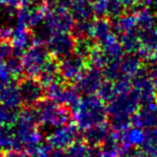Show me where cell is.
Listing matches in <instances>:
<instances>
[{"instance_id":"29","label":"cell","mask_w":157,"mask_h":157,"mask_svg":"<svg viewBox=\"0 0 157 157\" xmlns=\"http://www.w3.org/2000/svg\"><path fill=\"white\" fill-rule=\"evenodd\" d=\"M12 31L13 28L9 27H0V41H3V40H11L12 36Z\"/></svg>"},{"instance_id":"8","label":"cell","mask_w":157,"mask_h":157,"mask_svg":"<svg viewBox=\"0 0 157 157\" xmlns=\"http://www.w3.org/2000/svg\"><path fill=\"white\" fill-rule=\"evenodd\" d=\"M17 87L21 93L22 103L26 107H34L45 95L44 87L37 78L26 77L21 79Z\"/></svg>"},{"instance_id":"23","label":"cell","mask_w":157,"mask_h":157,"mask_svg":"<svg viewBox=\"0 0 157 157\" xmlns=\"http://www.w3.org/2000/svg\"><path fill=\"white\" fill-rule=\"evenodd\" d=\"M13 55V46L11 44V41L3 40L0 41V60L4 61Z\"/></svg>"},{"instance_id":"26","label":"cell","mask_w":157,"mask_h":157,"mask_svg":"<svg viewBox=\"0 0 157 157\" xmlns=\"http://www.w3.org/2000/svg\"><path fill=\"white\" fill-rule=\"evenodd\" d=\"M0 4L10 11H16L19 8V0H0Z\"/></svg>"},{"instance_id":"12","label":"cell","mask_w":157,"mask_h":157,"mask_svg":"<svg viewBox=\"0 0 157 157\" xmlns=\"http://www.w3.org/2000/svg\"><path fill=\"white\" fill-rule=\"evenodd\" d=\"M111 32H113V30H112V25L109 18H107V17H95L90 24L88 37L94 40L98 44Z\"/></svg>"},{"instance_id":"10","label":"cell","mask_w":157,"mask_h":157,"mask_svg":"<svg viewBox=\"0 0 157 157\" xmlns=\"http://www.w3.org/2000/svg\"><path fill=\"white\" fill-rule=\"evenodd\" d=\"M0 105L10 110H15L23 105L17 83L12 82L3 88L0 92Z\"/></svg>"},{"instance_id":"1","label":"cell","mask_w":157,"mask_h":157,"mask_svg":"<svg viewBox=\"0 0 157 157\" xmlns=\"http://www.w3.org/2000/svg\"><path fill=\"white\" fill-rule=\"evenodd\" d=\"M72 120L80 130L99 125L103 121V106L100 99L93 94L84 95L79 103L71 108Z\"/></svg>"},{"instance_id":"11","label":"cell","mask_w":157,"mask_h":157,"mask_svg":"<svg viewBox=\"0 0 157 157\" xmlns=\"http://www.w3.org/2000/svg\"><path fill=\"white\" fill-rule=\"evenodd\" d=\"M98 45L109 60L122 58V55L124 52L123 46L119 42L118 34H115L114 32H111L109 35H107L102 41L99 42Z\"/></svg>"},{"instance_id":"2","label":"cell","mask_w":157,"mask_h":157,"mask_svg":"<svg viewBox=\"0 0 157 157\" xmlns=\"http://www.w3.org/2000/svg\"><path fill=\"white\" fill-rule=\"evenodd\" d=\"M34 107L38 116L39 124L45 127H58L69 123L71 119L67 107L59 105L50 98H42Z\"/></svg>"},{"instance_id":"6","label":"cell","mask_w":157,"mask_h":157,"mask_svg":"<svg viewBox=\"0 0 157 157\" xmlns=\"http://www.w3.org/2000/svg\"><path fill=\"white\" fill-rule=\"evenodd\" d=\"M76 125L64 124L58 127H55L54 130L50 132L46 137L48 144L52 149L67 150L74 141L78 140L79 132Z\"/></svg>"},{"instance_id":"9","label":"cell","mask_w":157,"mask_h":157,"mask_svg":"<svg viewBox=\"0 0 157 157\" xmlns=\"http://www.w3.org/2000/svg\"><path fill=\"white\" fill-rule=\"evenodd\" d=\"M10 41L13 46V55L22 57L24 52L34 44L35 35L26 25L22 23H16V26L13 28Z\"/></svg>"},{"instance_id":"21","label":"cell","mask_w":157,"mask_h":157,"mask_svg":"<svg viewBox=\"0 0 157 157\" xmlns=\"http://www.w3.org/2000/svg\"><path fill=\"white\" fill-rule=\"evenodd\" d=\"M140 65V61L134 56H127L121 58V70L125 73H132Z\"/></svg>"},{"instance_id":"14","label":"cell","mask_w":157,"mask_h":157,"mask_svg":"<svg viewBox=\"0 0 157 157\" xmlns=\"http://www.w3.org/2000/svg\"><path fill=\"white\" fill-rule=\"evenodd\" d=\"M137 21L138 31H147L152 28L157 27V19L155 13L152 12L151 8L141 6L140 8H136L134 11Z\"/></svg>"},{"instance_id":"22","label":"cell","mask_w":157,"mask_h":157,"mask_svg":"<svg viewBox=\"0 0 157 157\" xmlns=\"http://www.w3.org/2000/svg\"><path fill=\"white\" fill-rule=\"evenodd\" d=\"M16 117L17 112H15L14 110H10L0 105V127L3 125L13 124L14 121L16 120Z\"/></svg>"},{"instance_id":"5","label":"cell","mask_w":157,"mask_h":157,"mask_svg":"<svg viewBox=\"0 0 157 157\" xmlns=\"http://www.w3.org/2000/svg\"><path fill=\"white\" fill-rule=\"evenodd\" d=\"M87 65V60L73 52L59 60V76L66 83H74Z\"/></svg>"},{"instance_id":"27","label":"cell","mask_w":157,"mask_h":157,"mask_svg":"<svg viewBox=\"0 0 157 157\" xmlns=\"http://www.w3.org/2000/svg\"><path fill=\"white\" fill-rule=\"evenodd\" d=\"M0 157H29L28 153L24 151H17V150H11V151H4Z\"/></svg>"},{"instance_id":"13","label":"cell","mask_w":157,"mask_h":157,"mask_svg":"<svg viewBox=\"0 0 157 157\" xmlns=\"http://www.w3.org/2000/svg\"><path fill=\"white\" fill-rule=\"evenodd\" d=\"M112 30L115 34H123V33L131 32L138 30L137 28V21L134 12H125L118 17L112 19Z\"/></svg>"},{"instance_id":"19","label":"cell","mask_w":157,"mask_h":157,"mask_svg":"<svg viewBox=\"0 0 157 157\" xmlns=\"http://www.w3.org/2000/svg\"><path fill=\"white\" fill-rule=\"evenodd\" d=\"M4 64H6V70L9 71V73L12 75L14 79L19 78L21 75L23 74V65H22L21 57L12 55L11 57L4 60Z\"/></svg>"},{"instance_id":"20","label":"cell","mask_w":157,"mask_h":157,"mask_svg":"<svg viewBox=\"0 0 157 157\" xmlns=\"http://www.w3.org/2000/svg\"><path fill=\"white\" fill-rule=\"evenodd\" d=\"M126 10V8L123 6L119 0H108L107 3V17L109 19H113L118 17L123 14Z\"/></svg>"},{"instance_id":"15","label":"cell","mask_w":157,"mask_h":157,"mask_svg":"<svg viewBox=\"0 0 157 157\" xmlns=\"http://www.w3.org/2000/svg\"><path fill=\"white\" fill-rule=\"evenodd\" d=\"M118 36L122 46H123L124 52H128V54H138L141 48L140 35H139L138 30L123 33V34H119Z\"/></svg>"},{"instance_id":"25","label":"cell","mask_w":157,"mask_h":157,"mask_svg":"<svg viewBox=\"0 0 157 157\" xmlns=\"http://www.w3.org/2000/svg\"><path fill=\"white\" fill-rule=\"evenodd\" d=\"M15 79L12 77V75L9 73V71L6 70V64H4V61L0 60V82H3L6 85H9V83H12Z\"/></svg>"},{"instance_id":"30","label":"cell","mask_w":157,"mask_h":157,"mask_svg":"<svg viewBox=\"0 0 157 157\" xmlns=\"http://www.w3.org/2000/svg\"><path fill=\"white\" fill-rule=\"evenodd\" d=\"M40 3H42V1L39 2V0H19V6L22 8H32Z\"/></svg>"},{"instance_id":"28","label":"cell","mask_w":157,"mask_h":157,"mask_svg":"<svg viewBox=\"0 0 157 157\" xmlns=\"http://www.w3.org/2000/svg\"><path fill=\"white\" fill-rule=\"evenodd\" d=\"M119 1L123 3L126 10H130V9H136L138 6H140L142 0H119Z\"/></svg>"},{"instance_id":"3","label":"cell","mask_w":157,"mask_h":157,"mask_svg":"<svg viewBox=\"0 0 157 157\" xmlns=\"http://www.w3.org/2000/svg\"><path fill=\"white\" fill-rule=\"evenodd\" d=\"M51 58L46 46L41 42H35L21 57L23 73L26 77L38 78L45 63Z\"/></svg>"},{"instance_id":"18","label":"cell","mask_w":157,"mask_h":157,"mask_svg":"<svg viewBox=\"0 0 157 157\" xmlns=\"http://www.w3.org/2000/svg\"><path fill=\"white\" fill-rule=\"evenodd\" d=\"M83 132H84L82 135L83 141L87 143L88 145H92V147H95L98 143H100L102 141L103 137H105V129L99 125L89 127L87 129L83 130Z\"/></svg>"},{"instance_id":"24","label":"cell","mask_w":157,"mask_h":157,"mask_svg":"<svg viewBox=\"0 0 157 157\" xmlns=\"http://www.w3.org/2000/svg\"><path fill=\"white\" fill-rule=\"evenodd\" d=\"M51 150L52 147L46 143V144H39L36 149L32 150L30 153H28L29 157H51L50 153H51Z\"/></svg>"},{"instance_id":"17","label":"cell","mask_w":157,"mask_h":157,"mask_svg":"<svg viewBox=\"0 0 157 157\" xmlns=\"http://www.w3.org/2000/svg\"><path fill=\"white\" fill-rule=\"evenodd\" d=\"M0 150L2 152L17 150L16 140L11 124L0 127Z\"/></svg>"},{"instance_id":"32","label":"cell","mask_w":157,"mask_h":157,"mask_svg":"<svg viewBox=\"0 0 157 157\" xmlns=\"http://www.w3.org/2000/svg\"><path fill=\"white\" fill-rule=\"evenodd\" d=\"M157 6V0H155V4H154V6Z\"/></svg>"},{"instance_id":"4","label":"cell","mask_w":157,"mask_h":157,"mask_svg":"<svg viewBox=\"0 0 157 157\" xmlns=\"http://www.w3.org/2000/svg\"><path fill=\"white\" fill-rule=\"evenodd\" d=\"M51 56L60 60L61 58L73 52L76 37L70 32H56L50 34L44 41Z\"/></svg>"},{"instance_id":"16","label":"cell","mask_w":157,"mask_h":157,"mask_svg":"<svg viewBox=\"0 0 157 157\" xmlns=\"http://www.w3.org/2000/svg\"><path fill=\"white\" fill-rule=\"evenodd\" d=\"M66 152L69 157H99L95 147L88 145L84 141H74Z\"/></svg>"},{"instance_id":"31","label":"cell","mask_w":157,"mask_h":157,"mask_svg":"<svg viewBox=\"0 0 157 157\" xmlns=\"http://www.w3.org/2000/svg\"><path fill=\"white\" fill-rule=\"evenodd\" d=\"M155 9H156V13H155V15H156V19H157V6H155Z\"/></svg>"},{"instance_id":"7","label":"cell","mask_w":157,"mask_h":157,"mask_svg":"<svg viewBox=\"0 0 157 157\" xmlns=\"http://www.w3.org/2000/svg\"><path fill=\"white\" fill-rule=\"evenodd\" d=\"M101 83H102V73L100 68L88 64L78 80L73 83V86L80 94L89 95L98 91Z\"/></svg>"}]
</instances>
